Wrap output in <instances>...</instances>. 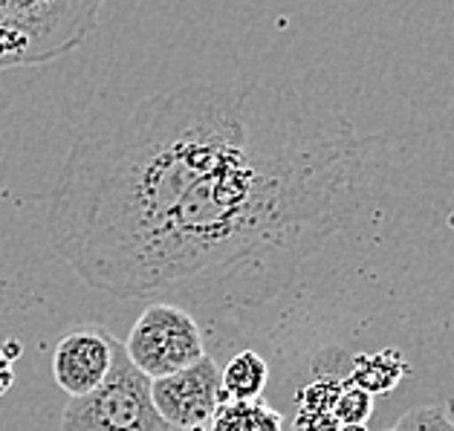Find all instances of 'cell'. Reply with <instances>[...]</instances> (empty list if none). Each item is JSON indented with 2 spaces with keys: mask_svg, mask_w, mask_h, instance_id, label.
<instances>
[{
  "mask_svg": "<svg viewBox=\"0 0 454 431\" xmlns=\"http://www.w3.org/2000/svg\"><path fill=\"white\" fill-rule=\"evenodd\" d=\"M371 142L301 96L194 79L82 137L55 180L50 243L98 293L263 304L350 229Z\"/></svg>",
  "mask_w": 454,
  "mask_h": 431,
  "instance_id": "1",
  "label": "cell"
},
{
  "mask_svg": "<svg viewBox=\"0 0 454 431\" xmlns=\"http://www.w3.org/2000/svg\"><path fill=\"white\" fill-rule=\"evenodd\" d=\"M102 0H0V73L38 67L79 50Z\"/></svg>",
  "mask_w": 454,
  "mask_h": 431,
  "instance_id": "2",
  "label": "cell"
},
{
  "mask_svg": "<svg viewBox=\"0 0 454 431\" xmlns=\"http://www.w3.org/2000/svg\"><path fill=\"white\" fill-rule=\"evenodd\" d=\"M61 431H176L160 417L151 380L128 359L125 341L114 339L107 380L84 396H70L61 411Z\"/></svg>",
  "mask_w": 454,
  "mask_h": 431,
  "instance_id": "3",
  "label": "cell"
},
{
  "mask_svg": "<svg viewBox=\"0 0 454 431\" xmlns=\"http://www.w3.org/2000/svg\"><path fill=\"white\" fill-rule=\"evenodd\" d=\"M125 350L137 371L153 382L200 362L206 357V341L197 318L185 307L151 302L130 327Z\"/></svg>",
  "mask_w": 454,
  "mask_h": 431,
  "instance_id": "4",
  "label": "cell"
},
{
  "mask_svg": "<svg viewBox=\"0 0 454 431\" xmlns=\"http://www.w3.org/2000/svg\"><path fill=\"white\" fill-rule=\"evenodd\" d=\"M151 396L160 417L176 431H206L223 403L220 364L206 353L200 362L188 364L171 377L153 380Z\"/></svg>",
  "mask_w": 454,
  "mask_h": 431,
  "instance_id": "5",
  "label": "cell"
},
{
  "mask_svg": "<svg viewBox=\"0 0 454 431\" xmlns=\"http://www.w3.org/2000/svg\"><path fill=\"white\" fill-rule=\"evenodd\" d=\"M114 339L105 330L82 327L64 336L52 350V380L70 394L84 396L107 380L114 364Z\"/></svg>",
  "mask_w": 454,
  "mask_h": 431,
  "instance_id": "6",
  "label": "cell"
},
{
  "mask_svg": "<svg viewBox=\"0 0 454 431\" xmlns=\"http://www.w3.org/2000/svg\"><path fill=\"white\" fill-rule=\"evenodd\" d=\"M226 400H263L270 382V364L258 350H238L220 371Z\"/></svg>",
  "mask_w": 454,
  "mask_h": 431,
  "instance_id": "7",
  "label": "cell"
},
{
  "mask_svg": "<svg viewBox=\"0 0 454 431\" xmlns=\"http://www.w3.org/2000/svg\"><path fill=\"white\" fill-rule=\"evenodd\" d=\"M206 431H284V417L267 400H226L223 396Z\"/></svg>",
  "mask_w": 454,
  "mask_h": 431,
  "instance_id": "8",
  "label": "cell"
},
{
  "mask_svg": "<svg viewBox=\"0 0 454 431\" xmlns=\"http://www.w3.org/2000/svg\"><path fill=\"white\" fill-rule=\"evenodd\" d=\"M405 377H408V362L396 350L359 353L350 368V380L371 396L394 391Z\"/></svg>",
  "mask_w": 454,
  "mask_h": 431,
  "instance_id": "9",
  "label": "cell"
},
{
  "mask_svg": "<svg viewBox=\"0 0 454 431\" xmlns=\"http://www.w3.org/2000/svg\"><path fill=\"white\" fill-rule=\"evenodd\" d=\"M373 414V396L359 388L356 382L350 380V373H348V380L345 385H341V394H339V403H336V411L333 417L339 419V426H368V417Z\"/></svg>",
  "mask_w": 454,
  "mask_h": 431,
  "instance_id": "10",
  "label": "cell"
},
{
  "mask_svg": "<svg viewBox=\"0 0 454 431\" xmlns=\"http://www.w3.org/2000/svg\"><path fill=\"white\" fill-rule=\"evenodd\" d=\"M387 431H454V419L446 408L437 405H417L396 419Z\"/></svg>",
  "mask_w": 454,
  "mask_h": 431,
  "instance_id": "11",
  "label": "cell"
},
{
  "mask_svg": "<svg viewBox=\"0 0 454 431\" xmlns=\"http://www.w3.org/2000/svg\"><path fill=\"white\" fill-rule=\"evenodd\" d=\"M20 357V341H0V396L15 385V359Z\"/></svg>",
  "mask_w": 454,
  "mask_h": 431,
  "instance_id": "12",
  "label": "cell"
},
{
  "mask_svg": "<svg viewBox=\"0 0 454 431\" xmlns=\"http://www.w3.org/2000/svg\"><path fill=\"white\" fill-rule=\"evenodd\" d=\"M336 428H339L336 417L318 414V411H301V408L295 411L293 426H290V431H336Z\"/></svg>",
  "mask_w": 454,
  "mask_h": 431,
  "instance_id": "13",
  "label": "cell"
},
{
  "mask_svg": "<svg viewBox=\"0 0 454 431\" xmlns=\"http://www.w3.org/2000/svg\"><path fill=\"white\" fill-rule=\"evenodd\" d=\"M336 431H371V428H368V426H353V423H350V426H339Z\"/></svg>",
  "mask_w": 454,
  "mask_h": 431,
  "instance_id": "14",
  "label": "cell"
}]
</instances>
